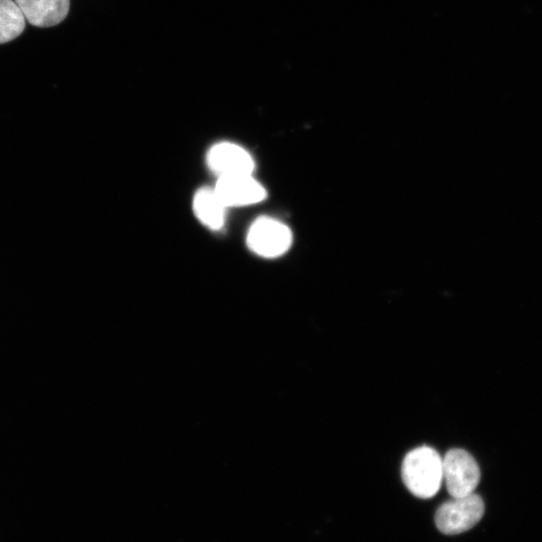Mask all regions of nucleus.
Segmentation results:
<instances>
[{"mask_svg": "<svg viewBox=\"0 0 542 542\" xmlns=\"http://www.w3.org/2000/svg\"><path fill=\"white\" fill-rule=\"evenodd\" d=\"M246 243L248 248L260 257L277 258L291 248L293 233L290 227L280 220L260 217L251 224Z\"/></svg>", "mask_w": 542, "mask_h": 542, "instance_id": "2", "label": "nucleus"}, {"mask_svg": "<svg viewBox=\"0 0 542 542\" xmlns=\"http://www.w3.org/2000/svg\"><path fill=\"white\" fill-rule=\"evenodd\" d=\"M480 478V468L467 451L452 449L443 457V482L452 498L474 493Z\"/></svg>", "mask_w": 542, "mask_h": 542, "instance_id": "4", "label": "nucleus"}, {"mask_svg": "<svg viewBox=\"0 0 542 542\" xmlns=\"http://www.w3.org/2000/svg\"><path fill=\"white\" fill-rule=\"evenodd\" d=\"M227 209L214 188H201L194 195V213L211 230L217 231L224 226Z\"/></svg>", "mask_w": 542, "mask_h": 542, "instance_id": "8", "label": "nucleus"}, {"mask_svg": "<svg viewBox=\"0 0 542 542\" xmlns=\"http://www.w3.org/2000/svg\"><path fill=\"white\" fill-rule=\"evenodd\" d=\"M206 161L210 171L218 178L252 175L255 169L251 154L232 142L215 144L208 151Z\"/></svg>", "mask_w": 542, "mask_h": 542, "instance_id": "5", "label": "nucleus"}, {"mask_svg": "<svg viewBox=\"0 0 542 542\" xmlns=\"http://www.w3.org/2000/svg\"><path fill=\"white\" fill-rule=\"evenodd\" d=\"M28 22L39 28L61 24L70 11V0H15Z\"/></svg>", "mask_w": 542, "mask_h": 542, "instance_id": "7", "label": "nucleus"}, {"mask_svg": "<svg viewBox=\"0 0 542 542\" xmlns=\"http://www.w3.org/2000/svg\"><path fill=\"white\" fill-rule=\"evenodd\" d=\"M482 498L472 493L442 504L435 515L437 528L446 535H456L473 528L483 517Z\"/></svg>", "mask_w": 542, "mask_h": 542, "instance_id": "3", "label": "nucleus"}, {"mask_svg": "<svg viewBox=\"0 0 542 542\" xmlns=\"http://www.w3.org/2000/svg\"><path fill=\"white\" fill-rule=\"evenodd\" d=\"M26 29V18L15 0H0V45L20 37Z\"/></svg>", "mask_w": 542, "mask_h": 542, "instance_id": "9", "label": "nucleus"}, {"mask_svg": "<svg viewBox=\"0 0 542 542\" xmlns=\"http://www.w3.org/2000/svg\"><path fill=\"white\" fill-rule=\"evenodd\" d=\"M214 189L227 208L254 205L267 196L253 174L218 178Z\"/></svg>", "mask_w": 542, "mask_h": 542, "instance_id": "6", "label": "nucleus"}, {"mask_svg": "<svg viewBox=\"0 0 542 542\" xmlns=\"http://www.w3.org/2000/svg\"><path fill=\"white\" fill-rule=\"evenodd\" d=\"M402 477L409 491L416 497L432 498L443 483V458L431 447L416 448L403 461Z\"/></svg>", "mask_w": 542, "mask_h": 542, "instance_id": "1", "label": "nucleus"}]
</instances>
